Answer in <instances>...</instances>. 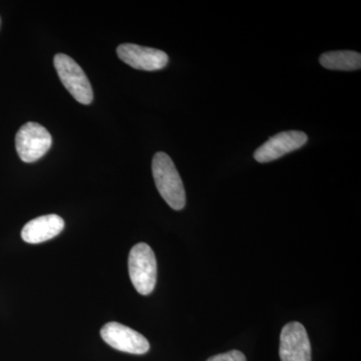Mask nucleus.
<instances>
[{
    "label": "nucleus",
    "instance_id": "nucleus-9",
    "mask_svg": "<svg viewBox=\"0 0 361 361\" xmlns=\"http://www.w3.org/2000/svg\"><path fill=\"white\" fill-rule=\"evenodd\" d=\"M65 228V221L56 214L40 216L27 223L21 231L26 243L39 244L58 236Z\"/></svg>",
    "mask_w": 361,
    "mask_h": 361
},
{
    "label": "nucleus",
    "instance_id": "nucleus-4",
    "mask_svg": "<svg viewBox=\"0 0 361 361\" xmlns=\"http://www.w3.org/2000/svg\"><path fill=\"white\" fill-rule=\"evenodd\" d=\"M52 137L44 126L26 123L16 137V152L25 163H33L42 158L51 149Z\"/></svg>",
    "mask_w": 361,
    "mask_h": 361
},
{
    "label": "nucleus",
    "instance_id": "nucleus-8",
    "mask_svg": "<svg viewBox=\"0 0 361 361\" xmlns=\"http://www.w3.org/2000/svg\"><path fill=\"white\" fill-rule=\"evenodd\" d=\"M307 135L300 130H287L273 135L260 148L256 149L254 158L259 163H269L291 152L302 148L307 142Z\"/></svg>",
    "mask_w": 361,
    "mask_h": 361
},
{
    "label": "nucleus",
    "instance_id": "nucleus-10",
    "mask_svg": "<svg viewBox=\"0 0 361 361\" xmlns=\"http://www.w3.org/2000/svg\"><path fill=\"white\" fill-rule=\"evenodd\" d=\"M320 65L331 71L360 70L361 54L353 51H329L322 54Z\"/></svg>",
    "mask_w": 361,
    "mask_h": 361
},
{
    "label": "nucleus",
    "instance_id": "nucleus-11",
    "mask_svg": "<svg viewBox=\"0 0 361 361\" xmlns=\"http://www.w3.org/2000/svg\"><path fill=\"white\" fill-rule=\"evenodd\" d=\"M207 361H247L246 356L239 350H231L214 355Z\"/></svg>",
    "mask_w": 361,
    "mask_h": 361
},
{
    "label": "nucleus",
    "instance_id": "nucleus-2",
    "mask_svg": "<svg viewBox=\"0 0 361 361\" xmlns=\"http://www.w3.org/2000/svg\"><path fill=\"white\" fill-rule=\"evenodd\" d=\"M129 274L135 290L141 295H149L155 289L157 260L148 244L139 243L130 249Z\"/></svg>",
    "mask_w": 361,
    "mask_h": 361
},
{
    "label": "nucleus",
    "instance_id": "nucleus-5",
    "mask_svg": "<svg viewBox=\"0 0 361 361\" xmlns=\"http://www.w3.org/2000/svg\"><path fill=\"white\" fill-rule=\"evenodd\" d=\"M101 336L106 344L122 353L145 355L149 350V343L146 337L121 323L104 324L101 330Z\"/></svg>",
    "mask_w": 361,
    "mask_h": 361
},
{
    "label": "nucleus",
    "instance_id": "nucleus-1",
    "mask_svg": "<svg viewBox=\"0 0 361 361\" xmlns=\"http://www.w3.org/2000/svg\"><path fill=\"white\" fill-rule=\"evenodd\" d=\"M152 171L161 198L174 210H182L186 205V192L172 159L159 152L152 161Z\"/></svg>",
    "mask_w": 361,
    "mask_h": 361
},
{
    "label": "nucleus",
    "instance_id": "nucleus-7",
    "mask_svg": "<svg viewBox=\"0 0 361 361\" xmlns=\"http://www.w3.org/2000/svg\"><path fill=\"white\" fill-rule=\"evenodd\" d=\"M118 58L133 68L155 71L166 68L169 56L165 51L135 44H123L116 49Z\"/></svg>",
    "mask_w": 361,
    "mask_h": 361
},
{
    "label": "nucleus",
    "instance_id": "nucleus-6",
    "mask_svg": "<svg viewBox=\"0 0 361 361\" xmlns=\"http://www.w3.org/2000/svg\"><path fill=\"white\" fill-rule=\"evenodd\" d=\"M281 361H311V344L305 327L293 322L285 325L280 334Z\"/></svg>",
    "mask_w": 361,
    "mask_h": 361
},
{
    "label": "nucleus",
    "instance_id": "nucleus-3",
    "mask_svg": "<svg viewBox=\"0 0 361 361\" xmlns=\"http://www.w3.org/2000/svg\"><path fill=\"white\" fill-rule=\"evenodd\" d=\"M54 65L59 80L75 101L82 104L92 103L94 99L92 85L77 61L65 54H58L54 56Z\"/></svg>",
    "mask_w": 361,
    "mask_h": 361
}]
</instances>
